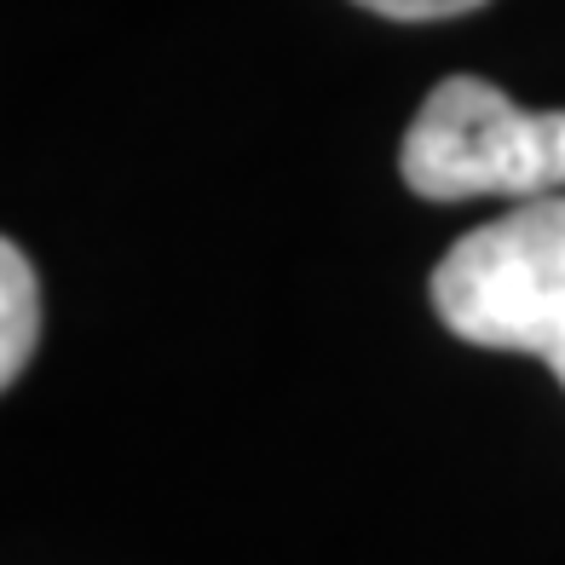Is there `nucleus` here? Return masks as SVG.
Listing matches in <instances>:
<instances>
[{"label":"nucleus","mask_w":565,"mask_h":565,"mask_svg":"<svg viewBox=\"0 0 565 565\" xmlns=\"http://www.w3.org/2000/svg\"><path fill=\"white\" fill-rule=\"evenodd\" d=\"M433 312L468 347L531 352L565 387V196H531L433 266Z\"/></svg>","instance_id":"f257e3e1"},{"label":"nucleus","mask_w":565,"mask_h":565,"mask_svg":"<svg viewBox=\"0 0 565 565\" xmlns=\"http://www.w3.org/2000/svg\"><path fill=\"white\" fill-rule=\"evenodd\" d=\"M398 173L427 202L554 196L565 191V110H520L479 75H450L422 98Z\"/></svg>","instance_id":"f03ea898"},{"label":"nucleus","mask_w":565,"mask_h":565,"mask_svg":"<svg viewBox=\"0 0 565 565\" xmlns=\"http://www.w3.org/2000/svg\"><path fill=\"white\" fill-rule=\"evenodd\" d=\"M41 341V282L18 243H0V381H18Z\"/></svg>","instance_id":"7ed1b4c3"},{"label":"nucleus","mask_w":565,"mask_h":565,"mask_svg":"<svg viewBox=\"0 0 565 565\" xmlns=\"http://www.w3.org/2000/svg\"><path fill=\"white\" fill-rule=\"evenodd\" d=\"M352 7L398 18V23H433V18H461V12L484 7V0H352Z\"/></svg>","instance_id":"20e7f679"}]
</instances>
